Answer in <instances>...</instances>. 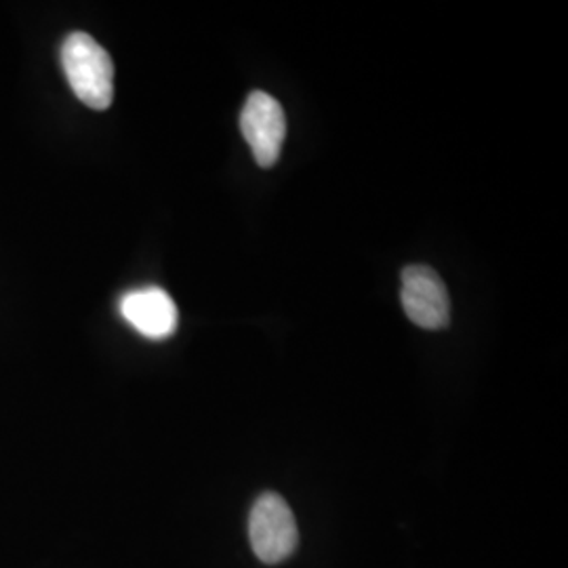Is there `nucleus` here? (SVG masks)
<instances>
[{
    "mask_svg": "<svg viewBox=\"0 0 568 568\" xmlns=\"http://www.w3.org/2000/svg\"><path fill=\"white\" fill-rule=\"evenodd\" d=\"M61 65L72 91L91 110H108L114 100V63L87 32H72L61 44Z\"/></svg>",
    "mask_w": 568,
    "mask_h": 568,
    "instance_id": "f257e3e1",
    "label": "nucleus"
},
{
    "mask_svg": "<svg viewBox=\"0 0 568 568\" xmlns=\"http://www.w3.org/2000/svg\"><path fill=\"white\" fill-rule=\"evenodd\" d=\"M248 539L255 556L265 565L286 560L300 541L293 511L281 495L264 493L251 508Z\"/></svg>",
    "mask_w": 568,
    "mask_h": 568,
    "instance_id": "f03ea898",
    "label": "nucleus"
},
{
    "mask_svg": "<svg viewBox=\"0 0 568 568\" xmlns=\"http://www.w3.org/2000/svg\"><path fill=\"white\" fill-rule=\"evenodd\" d=\"M241 131L255 163L264 169L278 163L286 138V119L283 105L276 98L265 91H253L244 102Z\"/></svg>",
    "mask_w": 568,
    "mask_h": 568,
    "instance_id": "7ed1b4c3",
    "label": "nucleus"
},
{
    "mask_svg": "<svg viewBox=\"0 0 568 568\" xmlns=\"http://www.w3.org/2000/svg\"><path fill=\"white\" fill-rule=\"evenodd\" d=\"M400 302L406 318L422 328L440 331L450 323L447 284L427 265H406L403 270Z\"/></svg>",
    "mask_w": 568,
    "mask_h": 568,
    "instance_id": "20e7f679",
    "label": "nucleus"
},
{
    "mask_svg": "<svg viewBox=\"0 0 568 568\" xmlns=\"http://www.w3.org/2000/svg\"><path fill=\"white\" fill-rule=\"evenodd\" d=\"M121 314L148 339H166L178 328V305L161 286H145L122 295Z\"/></svg>",
    "mask_w": 568,
    "mask_h": 568,
    "instance_id": "39448f33",
    "label": "nucleus"
}]
</instances>
